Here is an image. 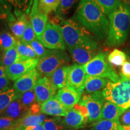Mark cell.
Returning <instances> with one entry per match:
<instances>
[{"instance_id": "ab89813d", "label": "cell", "mask_w": 130, "mask_h": 130, "mask_svg": "<svg viewBox=\"0 0 130 130\" xmlns=\"http://www.w3.org/2000/svg\"><path fill=\"white\" fill-rule=\"evenodd\" d=\"M120 77L121 79L130 80V61L126 60L122 66Z\"/></svg>"}, {"instance_id": "e0dca14e", "label": "cell", "mask_w": 130, "mask_h": 130, "mask_svg": "<svg viewBox=\"0 0 130 130\" xmlns=\"http://www.w3.org/2000/svg\"><path fill=\"white\" fill-rule=\"evenodd\" d=\"M63 121L70 130L83 129L89 123L88 119L74 108L68 110Z\"/></svg>"}, {"instance_id": "3957f363", "label": "cell", "mask_w": 130, "mask_h": 130, "mask_svg": "<svg viewBox=\"0 0 130 130\" xmlns=\"http://www.w3.org/2000/svg\"><path fill=\"white\" fill-rule=\"evenodd\" d=\"M66 48L81 47L97 50L98 43L90 32L74 19H62L58 24Z\"/></svg>"}, {"instance_id": "9c48e42d", "label": "cell", "mask_w": 130, "mask_h": 130, "mask_svg": "<svg viewBox=\"0 0 130 130\" xmlns=\"http://www.w3.org/2000/svg\"><path fill=\"white\" fill-rule=\"evenodd\" d=\"M39 58H27L5 68V76L10 81H15L24 75L35 69Z\"/></svg>"}, {"instance_id": "ac0fdd59", "label": "cell", "mask_w": 130, "mask_h": 130, "mask_svg": "<svg viewBox=\"0 0 130 130\" xmlns=\"http://www.w3.org/2000/svg\"><path fill=\"white\" fill-rule=\"evenodd\" d=\"M29 108L24 105L18 98L11 102L6 109L0 112V117L19 119L28 111Z\"/></svg>"}, {"instance_id": "8992f818", "label": "cell", "mask_w": 130, "mask_h": 130, "mask_svg": "<svg viewBox=\"0 0 130 130\" xmlns=\"http://www.w3.org/2000/svg\"><path fill=\"white\" fill-rule=\"evenodd\" d=\"M107 53H98L95 57L83 65L87 75L106 78L112 82L120 81L121 77L106 61Z\"/></svg>"}, {"instance_id": "30bf717a", "label": "cell", "mask_w": 130, "mask_h": 130, "mask_svg": "<svg viewBox=\"0 0 130 130\" xmlns=\"http://www.w3.org/2000/svg\"><path fill=\"white\" fill-rule=\"evenodd\" d=\"M86 77L87 74L83 65L74 64L70 66L66 86L82 94L84 90Z\"/></svg>"}, {"instance_id": "f35d334b", "label": "cell", "mask_w": 130, "mask_h": 130, "mask_svg": "<svg viewBox=\"0 0 130 130\" xmlns=\"http://www.w3.org/2000/svg\"><path fill=\"white\" fill-rule=\"evenodd\" d=\"M14 10L24 11L27 7L28 0H8Z\"/></svg>"}, {"instance_id": "60d3db41", "label": "cell", "mask_w": 130, "mask_h": 130, "mask_svg": "<svg viewBox=\"0 0 130 130\" xmlns=\"http://www.w3.org/2000/svg\"><path fill=\"white\" fill-rule=\"evenodd\" d=\"M120 124L122 126H130V108H127L120 116Z\"/></svg>"}, {"instance_id": "5b68a950", "label": "cell", "mask_w": 130, "mask_h": 130, "mask_svg": "<svg viewBox=\"0 0 130 130\" xmlns=\"http://www.w3.org/2000/svg\"><path fill=\"white\" fill-rule=\"evenodd\" d=\"M71 60L65 50H47L46 53L39 58L36 69L44 77H50L57 69Z\"/></svg>"}, {"instance_id": "ffe728a7", "label": "cell", "mask_w": 130, "mask_h": 130, "mask_svg": "<svg viewBox=\"0 0 130 130\" xmlns=\"http://www.w3.org/2000/svg\"><path fill=\"white\" fill-rule=\"evenodd\" d=\"M125 109L110 101L105 102L102 107L100 120L119 121L120 116Z\"/></svg>"}, {"instance_id": "7c38bea8", "label": "cell", "mask_w": 130, "mask_h": 130, "mask_svg": "<svg viewBox=\"0 0 130 130\" xmlns=\"http://www.w3.org/2000/svg\"><path fill=\"white\" fill-rule=\"evenodd\" d=\"M36 102L42 104L56 95L57 89L47 77H40L37 81L35 88Z\"/></svg>"}, {"instance_id": "8fae6325", "label": "cell", "mask_w": 130, "mask_h": 130, "mask_svg": "<svg viewBox=\"0 0 130 130\" xmlns=\"http://www.w3.org/2000/svg\"><path fill=\"white\" fill-rule=\"evenodd\" d=\"M29 18L37 38L39 39L48 24V15L40 12L39 8V0H33Z\"/></svg>"}, {"instance_id": "74e56055", "label": "cell", "mask_w": 130, "mask_h": 130, "mask_svg": "<svg viewBox=\"0 0 130 130\" xmlns=\"http://www.w3.org/2000/svg\"><path fill=\"white\" fill-rule=\"evenodd\" d=\"M30 46L32 47L33 50L35 51L37 57L40 58L46 53L47 50L45 49V47L43 46L42 42L38 39H35L33 41H32L30 43Z\"/></svg>"}, {"instance_id": "7a4b0ae2", "label": "cell", "mask_w": 130, "mask_h": 130, "mask_svg": "<svg viewBox=\"0 0 130 130\" xmlns=\"http://www.w3.org/2000/svg\"><path fill=\"white\" fill-rule=\"evenodd\" d=\"M109 26L106 43L109 46L123 45L127 39L130 29V7L122 3L108 16Z\"/></svg>"}, {"instance_id": "836d02e7", "label": "cell", "mask_w": 130, "mask_h": 130, "mask_svg": "<svg viewBox=\"0 0 130 130\" xmlns=\"http://www.w3.org/2000/svg\"><path fill=\"white\" fill-rule=\"evenodd\" d=\"M78 0H61L60 4L56 12V15L62 19L69 13L70 10L78 2Z\"/></svg>"}, {"instance_id": "d590c367", "label": "cell", "mask_w": 130, "mask_h": 130, "mask_svg": "<svg viewBox=\"0 0 130 130\" xmlns=\"http://www.w3.org/2000/svg\"><path fill=\"white\" fill-rule=\"evenodd\" d=\"M18 122L19 119L0 117V130H14Z\"/></svg>"}, {"instance_id": "7402d4cb", "label": "cell", "mask_w": 130, "mask_h": 130, "mask_svg": "<svg viewBox=\"0 0 130 130\" xmlns=\"http://www.w3.org/2000/svg\"><path fill=\"white\" fill-rule=\"evenodd\" d=\"M70 66H63L59 68L49 78L53 85L57 90L62 89L67 86V79Z\"/></svg>"}, {"instance_id": "484cf974", "label": "cell", "mask_w": 130, "mask_h": 130, "mask_svg": "<svg viewBox=\"0 0 130 130\" xmlns=\"http://www.w3.org/2000/svg\"><path fill=\"white\" fill-rule=\"evenodd\" d=\"M19 96L14 89L10 86L0 90V112L6 109L13 101Z\"/></svg>"}, {"instance_id": "83f0119b", "label": "cell", "mask_w": 130, "mask_h": 130, "mask_svg": "<svg viewBox=\"0 0 130 130\" xmlns=\"http://www.w3.org/2000/svg\"><path fill=\"white\" fill-rule=\"evenodd\" d=\"M106 15H109L122 4V0H93Z\"/></svg>"}, {"instance_id": "e575fe53", "label": "cell", "mask_w": 130, "mask_h": 130, "mask_svg": "<svg viewBox=\"0 0 130 130\" xmlns=\"http://www.w3.org/2000/svg\"><path fill=\"white\" fill-rule=\"evenodd\" d=\"M19 98L21 102L28 108L36 102V96L34 89L21 94Z\"/></svg>"}, {"instance_id": "8d00e7d4", "label": "cell", "mask_w": 130, "mask_h": 130, "mask_svg": "<svg viewBox=\"0 0 130 130\" xmlns=\"http://www.w3.org/2000/svg\"><path fill=\"white\" fill-rule=\"evenodd\" d=\"M36 35L34 30L31 24L30 21L27 24V27H26L25 31H24L23 35H22V38L20 40L21 42L23 43H27V44H30L32 41H33L35 39H36Z\"/></svg>"}, {"instance_id": "4316f807", "label": "cell", "mask_w": 130, "mask_h": 130, "mask_svg": "<svg viewBox=\"0 0 130 130\" xmlns=\"http://www.w3.org/2000/svg\"><path fill=\"white\" fill-rule=\"evenodd\" d=\"M92 130H122L119 121L102 119L95 122L91 125Z\"/></svg>"}, {"instance_id": "4fadbf2b", "label": "cell", "mask_w": 130, "mask_h": 130, "mask_svg": "<svg viewBox=\"0 0 130 130\" xmlns=\"http://www.w3.org/2000/svg\"><path fill=\"white\" fill-rule=\"evenodd\" d=\"M40 75L35 68L14 81L13 88L19 95L27 91L33 90L38 79L41 77Z\"/></svg>"}, {"instance_id": "603a6c76", "label": "cell", "mask_w": 130, "mask_h": 130, "mask_svg": "<svg viewBox=\"0 0 130 130\" xmlns=\"http://www.w3.org/2000/svg\"><path fill=\"white\" fill-rule=\"evenodd\" d=\"M46 119L47 118L45 114L40 113L38 115H32L27 111L22 118L19 119L18 124L14 130H22L27 126L43 123Z\"/></svg>"}, {"instance_id": "277c9868", "label": "cell", "mask_w": 130, "mask_h": 130, "mask_svg": "<svg viewBox=\"0 0 130 130\" xmlns=\"http://www.w3.org/2000/svg\"><path fill=\"white\" fill-rule=\"evenodd\" d=\"M102 91L107 101L125 110L130 108V80L121 79L115 83L110 81Z\"/></svg>"}, {"instance_id": "f546056e", "label": "cell", "mask_w": 130, "mask_h": 130, "mask_svg": "<svg viewBox=\"0 0 130 130\" xmlns=\"http://www.w3.org/2000/svg\"><path fill=\"white\" fill-rule=\"evenodd\" d=\"M127 56L124 52L115 49L107 57L108 62L112 66L119 67L122 66L126 61Z\"/></svg>"}, {"instance_id": "6da1fadb", "label": "cell", "mask_w": 130, "mask_h": 130, "mask_svg": "<svg viewBox=\"0 0 130 130\" xmlns=\"http://www.w3.org/2000/svg\"><path fill=\"white\" fill-rule=\"evenodd\" d=\"M74 18L86 30L100 39L107 37L109 21L106 14L93 0H80Z\"/></svg>"}, {"instance_id": "1f68e13d", "label": "cell", "mask_w": 130, "mask_h": 130, "mask_svg": "<svg viewBox=\"0 0 130 130\" xmlns=\"http://www.w3.org/2000/svg\"><path fill=\"white\" fill-rule=\"evenodd\" d=\"M0 19L7 22L15 19L12 7L8 0H0Z\"/></svg>"}, {"instance_id": "d6986e66", "label": "cell", "mask_w": 130, "mask_h": 130, "mask_svg": "<svg viewBox=\"0 0 130 130\" xmlns=\"http://www.w3.org/2000/svg\"><path fill=\"white\" fill-rule=\"evenodd\" d=\"M68 50L74 61L81 65L85 64L98 54L97 50L93 51L81 47H74Z\"/></svg>"}, {"instance_id": "2e32d148", "label": "cell", "mask_w": 130, "mask_h": 130, "mask_svg": "<svg viewBox=\"0 0 130 130\" xmlns=\"http://www.w3.org/2000/svg\"><path fill=\"white\" fill-rule=\"evenodd\" d=\"M68 111L56 96L40 104V112L45 115L54 117H64Z\"/></svg>"}, {"instance_id": "f1b7e54d", "label": "cell", "mask_w": 130, "mask_h": 130, "mask_svg": "<svg viewBox=\"0 0 130 130\" xmlns=\"http://www.w3.org/2000/svg\"><path fill=\"white\" fill-rule=\"evenodd\" d=\"M43 124L45 130H70L61 117L46 119Z\"/></svg>"}, {"instance_id": "f6af8a7d", "label": "cell", "mask_w": 130, "mask_h": 130, "mask_svg": "<svg viewBox=\"0 0 130 130\" xmlns=\"http://www.w3.org/2000/svg\"><path fill=\"white\" fill-rule=\"evenodd\" d=\"M122 3L130 7V0H122Z\"/></svg>"}, {"instance_id": "681fc988", "label": "cell", "mask_w": 130, "mask_h": 130, "mask_svg": "<svg viewBox=\"0 0 130 130\" xmlns=\"http://www.w3.org/2000/svg\"></svg>"}, {"instance_id": "44dd1931", "label": "cell", "mask_w": 130, "mask_h": 130, "mask_svg": "<svg viewBox=\"0 0 130 130\" xmlns=\"http://www.w3.org/2000/svg\"><path fill=\"white\" fill-rule=\"evenodd\" d=\"M109 81L110 80L104 78L87 75L84 90L86 94H92L98 91H101L106 87Z\"/></svg>"}, {"instance_id": "ee69618b", "label": "cell", "mask_w": 130, "mask_h": 130, "mask_svg": "<svg viewBox=\"0 0 130 130\" xmlns=\"http://www.w3.org/2000/svg\"><path fill=\"white\" fill-rule=\"evenodd\" d=\"M5 77V68L0 65V78Z\"/></svg>"}, {"instance_id": "ba28073f", "label": "cell", "mask_w": 130, "mask_h": 130, "mask_svg": "<svg viewBox=\"0 0 130 130\" xmlns=\"http://www.w3.org/2000/svg\"><path fill=\"white\" fill-rule=\"evenodd\" d=\"M49 50H65L66 48L58 24L48 22L41 36L38 39Z\"/></svg>"}, {"instance_id": "5bb4252c", "label": "cell", "mask_w": 130, "mask_h": 130, "mask_svg": "<svg viewBox=\"0 0 130 130\" xmlns=\"http://www.w3.org/2000/svg\"><path fill=\"white\" fill-rule=\"evenodd\" d=\"M82 94L69 88L68 86L59 89L56 97L66 110H69L79 102Z\"/></svg>"}, {"instance_id": "7bdbcfd3", "label": "cell", "mask_w": 130, "mask_h": 130, "mask_svg": "<svg viewBox=\"0 0 130 130\" xmlns=\"http://www.w3.org/2000/svg\"><path fill=\"white\" fill-rule=\"evenodd\" d=\"M22 130H45V128L43 123H40V124L36 125L27 126Z\"/></svg>"}, {"instance_id": "52a82bcc", "label": "cell", "mask_w": 130, "mask_h": 130, "mask_svg": "<svg viewBox=\"0 0 130 130\" xmlns=\"http://www.w3.org/2000/svg\"><path fill=\"white\" fill-rule=\"evenodd\" d=\"M105 101L102 91H98L92 94H85L81 97L78 103L86 107L88 113L89 123L100 121Z\"/></svg>"}, {"instance_id": "c3c4849f", "label": "cell", "mask_w": 130, "mask_h": 130, "mask_svg": "<svg viewBox=\"0 0 130 130\" xmlns=\"http://www.w3.org/2000/svg\"><path fill=\"white\" fill-rule=\"evenodd\" d=\"M1 30V27H0V30ZM1 54V53L0 52V54Z\"/></svg>"}, {"instance_id": "cb8c5ba5", "label": "cell", "mask_w": 130, "mask_h": 130, "mask_svg": "<svg viewBox=\"0 0 130 130\" xmlns=\"http://www.w3.org/2000/svg\"><path fill=\"white\" fill-rule=\"evenodd\" d=\"M27 59L21 56L16 46L0 54V65L4 68L8 67L18 61Z\"/></svg>"}, {"instance_id": "9a60e30c", "label": "cell", "mask_w": 130, "mask_h": 130, "mask_svg": "<svg viewBox=\"0 0 130 130\" xmlns=\"http://www.w3.org/2000/svg\"><path fill=\"white\" fill-rule=\"evenodd\" d=\"M14 14L15 19L7 23L12 33L16 39L20 40L30 20L24 11L14 10Z\"/></svg>"}, {"instance_id": "4dcf8cb0", "label": "cell", "mask_w": 130, "mask_h": 130, "mask_svg": "<svg viewBox=\"0 0 130 130\" xmlns=\"http://www.w3.org/2000/svg\"><path fill=\"white\" fill-rule=\"evenodd\" d=\"M61 0H39V8L42 13L48 15L57 10Z\"/></svg>"}, {"instance_id": "7dc6e473", "label": "cell", "mask_w": 130, "mask_h": 130, "mask_svg": "<svg viewBox=\"0 0 130 130\" xmlns=\"http://www.w3.org/2000/svg\"><path fill=\"white\" fill-rule=\"evenodd\" d=\"M79 130H92V129H83V128L82 129H79Z\"/></svg>"}, {"instance_id": "b9f144b4", "label": "cell", "mask_w": 130, "mask_h": 130, "mask_svg": "<svg viewBox=\"0 0 130 130\" xmlns=\"http://www.w3.org/2000/svg\"><path fill=\"white\" fill-rule=\"evenodd\" d=\"M10 85V81L6 76L0 78V90H3L6 87H9Z\"/></svg>"}, {"instance_id": "d4e9b609", "label": "cell", "mask_w": 130, "mask_h": 130, "mask_svg": "<svg viewBox=\"0 0 130 130\" xmlns=\"http://www.w3.org/2000/svg\"><path fill=\"white\" fill-rule=\"evenodd\" d=\"M17 41L12 32L5 29L0 30V52L1 53L16 46Z\"/></svg>"}, {"instance_id": "bcb514c9", "label": "cell", "mask_w": 130, "mask_h": 130, "mask_svg": "<svg viewBox=\"0 0 130 130\" xmlns=\"http://www.w3.org/2000/svg\"><path fill=\"white\" fill-rule=\"evenodd\" d=\"M122 130H130V126H122Z\"/></svg>"}, {"instance_id": "d6a6232c", "label": "cell", "mask_w": 130, "mask_h": 130, "mask_svg": "<svg viewBox=\"0 0 130 130\" xmlns=\"http://www.w3.org/2000/svg\"><path fill=\"white\" fill-rule=\"evenodd\" d=\"M16 48L21 56L26 58H37L35 51L30 44L23 43L21 40H18Z\"/></svg>"}]
</instances>
